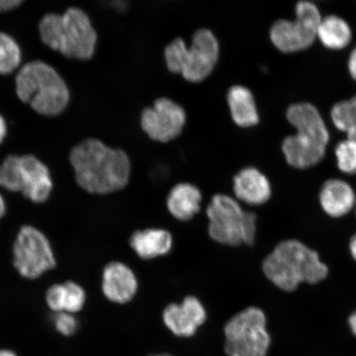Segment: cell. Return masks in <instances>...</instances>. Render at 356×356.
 Listing matches in <instances>:
<instances>
[{
	"label": "cell",
	"mask_w": 356,
	"mask_h": 356,
	"mask_svg": "<svg viewBox=\"0 0 356 356\" xmlns=\"http://www.w3.org/2000/svg\"><path fill=\"white\" fill-rule=\"evenodd\" d=\"M207 216L208 234L213 241L229 247L254 244L257 217L244 211L238 200L226 194L213 195Z\"/></svg>",
	"instance_id": "ba28073f"
},
{
	"label": "cell",
	"mask_w": 356,
	"mask_h": 356,
	"mask_svg": "<svg viewBox=\"0 0 356 356\" xmlns=\"http://www.w3.org/2000/svg\"><path fill=\"white\" fill-rule=\"evenodd\" d=\"M164 56L170 72L181 74L186 81L200 83L210 76L219 60V41L212 31L200 29L189 47L176 38L165 47Z\"/></svg>",
	"instance_id": "8992f818"
},
{
	"label": "cell",
	"mask_w": 356,
	"mask_h": 356,
	"mask_svg": "<svg viewBox=\"0 0 356 356\" xmlns=\"http://www.w3.org/2000/svg\"><path fill=\"white\" fill-rule=\"evenodd\" d=\"M15 82L19 99L44 117L59 115L69 104L70 91L64 79L43 61H31L22 66Z\"/></svg>",
	"instance_id": "5b68a950"
},
{
	"label": "cell",
	"mask_w": 356,
	"mask_h": 356,
	"mask_svg": "<svg viewBox=\"0 0 356 356\" xmlns=\"http://www.w3.org/2000/svg\"><path fill=\"white\" fill-rule=\"evenodd\" d=\"M231 118L239 127L248 128L259 123L256 102L252 92L246 87L234 86L227 93Z\"/></svg>",
	"instance_id": "ffe728a7"
},
{
	"label": "cell",
	"mask_w": 356,
	"mask_h": 356,
	"mask_svg": "<svg viewBox=\"0 0 356 356\" xmlns=\"http://www.w3.org/2000/svg\"><path fill=\"white\" fill-rule=\"evenodd\" d=\"M335 154L340 170L346 175H356V141H341L337 145Z\"/></svg>",
	"instance_id": "cb8c5ba5"
},
{
	"label": "cell",
	"mask_w": 356,
	"mask_h": 356,
	"mask_svg": "<svg viewBox=\"0 0 356 356\" xmlns=\"http://www.w3.org/2000/svg\"><path fill=\"white\" fill-rule=\"evenodd\" d=\"M323 211L334 218L349 213L356 204L355 191L347 182L339 179L328 180L319 195Z\"/></svg>",
	"instance_id": "d6986e66"
},
{
	"label": "cell",
	"mask_w": 356,
	"mask_h": 356,
	"mask_svg": "<svg viewBox=\"0 0 356 356\" xmlns=\"http://www.w3.org/2000/svg\"><path fill=\"white\" fill-rule=\"evenodd\" d=\"M286 117L297 131L296 135L283 141L282 150L287 163L300 169L316 165L323 159L329 141L321 115L314 106L304 102L289 106Z\"/></svg>",
	"instance_id": "277c9868"
},
{
	"label": "cell",
	"mask_w": 356,
	"mask_h": 356,
	"mask_svg": "<svg viewBox=\"0 0 356 356\" xmlns=\"http://www.w3.org/2000/svg\"><path fill=\"white\" fill-rule=\"evenodd\" d=\"M56 331L65 337L73 336L79 329V322L74 314L56 313L53 319Z\"/></svg>",
	"instance_id": "d4e9b609"
},
{
	"label": "cell",
	"mask_w": 356,
	"mask_h": 356,
	"mask_svg": "<svg viewBox=\"0 0 356 356\" xmlns=\"http://www.w3.org/2000/svg\"><path fill=\"white\" fill-rule=\"evenodd\" d=\"M150 356H173L170 354H167V353H162V354H156V355H150Z\"/></svg>",
	"instance_id": "d6a6232c"
},
{
	"label": "cell",
	"mask_w": 356,
	"mask_h": 356,
	"mask_svg": "<svg viewBox=\"0 0 356 356\" xmlns=\"http://www.w3.org/2000/svg\"><path fill=\"white\" fill-rule=\"evenodd\" d=\"M317 37L325 47L340 50L350 42L351 31L345 20L337 16H328L320 22Z\"/></svg>",
	"instance_id": "44dd1931"
},
{
	"label": "cell",
	"mask_w": 356,
	"mask_h": 356,
	"mask_svg": "<svg viewBox=\"0 0 356 356\" xmlns=\"http://www.w3.org/2000/svg\"><path fill=\"white\" fill-rule=\"evenodd\" d=\"M172 234L163 229L137 230L130 238L132 250L143 260L167 255L172 250Z\"/></svg>",
	"instance_id": "ac0fdd59"
},
{
	"label": "cell",
	"mask_w": 356,
	"mask_h": 356,
	"mask_svg": "<svg viewBox=\"0 0 356 356\" xmlns=\"http://www.w3.org/2000/svg\"><path fill=\"white\" fill-rule=\"evenodd\" d=\"M207 319L206 308L202 302L194 296H186L179 304L172 302L162 314L164 326L173 335L181 338L195 336Z\"/></svg>",
	"instance_id": "4fadbf2b"
},
{
	"label": "cell",
	"mask_w": 356,
	"mask_h": 356,
	"mask_svg": "<svg viewBox=\"0 0 356 356\" xmlns=\"http://www.w3.org/2000/svg\"><path fill=\"white\" fill-rule=\"evenodd\" d=\"M39 32L44 44L70 59L88 60L95 55L96 30L87 13L79 8H70L62 15H44Z\"/></svg>",
	"instance_id": "7a4b0ae2"
},
{
	"label": "cell",
	"mask_w": 356,
	"mask_h": 356,
	"mask_svg": "<svg viewBox=\"0 0 356 356\" xmlns=\"http://www.w3.org/2000/svg\"><path fill=\"white\" fill-rule=\"evenodd\" d=\"M202 191L194 184L181 182L173 186L168 195L166 204L170 215L182 222L193 219L200 211Z\"/></svg>",
	"instance_id": "e0dca14e"
},
{
	"label": "cell",
	"mask_w": 356,
	"mask_h": 356,
	"mask_svg": "<svg viewBox=\"0 0 356 356\" xmlns=\"http://www.w3.org/2000/svg\"><path fill=\"white\" fill-rule=\"evenodd\" d=\"M233 190L235 199L248 206H261L271 195L269 180L253 167L244 168L234 177Z\"/></svg>",
	"instance_id": "9a60e30c"
},
{
	"label": "cell",
	"mask_w": 356,
	"mask_h": 356,
	"mask_svg": "<svg viewBox=\"0 0 356 356\" xmlns=\"http://www.w3.org/2000/svg\"><path fill=\"white\" fill-rule=\"evenodd\" d=\"M8 211L7 202L6 198H4L2 191H0V220L6 216Z\"/></svg>",
	"instance_id": "f1b7e54d"
},
{
	"label": "cell",
	"mask_w": 356,
	"mask_h": 356,
	"mask_svg": "<svg viewBox=\"0 0 356 356\" xmlns=\"http://www.w3.org/2000/svg\"><path fill=\"white\" fill-rule=\"evenodd\" d=\"M350 250L351 255H353L354 259L356 261V234L353 236L350 243Z\"/></svg>",
	"instance_id": "f546056e"
},
{
	"label": "cell",
	"mask_w": 356,
	"mask_h": 356,
	"mask_svg": "<svg viewBox=\"0 0 356 356\" xmlns=\"http://www.w3.org/2000/svg\"><path fill=\"white\" fill-rule=\"evenodd\" d=\"M8 135V127L6 120L0 115V145L6 140Z\"/></svg>",
	"instance_id": "83f0119b"
},
{
	"label": "cell",
	"mask_w": 356,
	"mask_h": 356,
	"mask_svg": "<svg viewBox=\"0 0 356 356\" xmlns=\"http://www.w3.org/2000/svg\"><path fill=\"white\" fill-rule=\"evenodd\" d=\"M0 356H17L13 351L10 350H0Z\"/></svg>",
	"instance_id": "1f68e13d"
},
{
	"label": "cell",
	"mask_w": 356,
	"mask_h": 356,
	"mask_svg": "<svg viewBox=\"0 0 356 356\" xmlns=\"http://www.w3.org/2000/svg\"><path fill=\"white\" fill-rule=\"evenodd\" d=\"M86 301V289L74 280L53 284L46 293L47 305L56 314H77L84 308Z\"/></svg>",
	"instance_id": "2e32d148"
},
{
	"label": "cell",
	"mask_w": 356,
	"mask_h": 356,
	"mask_svg": "<svg viewBox=\"0 0 356 356\" xmlns=\"http://www.w3.org/2000/svg\"><path fill=\"white\" fill-rule=\"evenodd\" d=\"M355 206H356V204H355Z\"/></svg>",
	"instance_id": "836d02e7"
},
{
	"label": "cell",
	"mask_w": 356,
	"mask_h": 356,
	"mask_svg": "<svg viewBox=\"0 0 356 356\" xmlns=\"http://www.w3.org/2000/svg\"><path fill=\"white\" fill-rule=\"evenodd\" d=\"M139 283L131 267L120 261H111L102 275V291L106 300L126 305L136 296Z\"/></svg>",
	"instance_id": "5bb4252c"
},
{
	"label": "cell",
	"mask_w": 356,
	"mask_h": 356,
	"mask_svg": "<svg viewBox=\"0 0 356 356\" xmlns=\"http://www.w3.org/2000/svg\"><path fill=\"white\" fill-rule=\"evenodd\" d=\"M69 159L75 182L87 193L113 194L126 188L130 181L131 163L128 154L95 138L74 145Z\"/></svg>",
	"instance_id": "6da1fadb"
},
{
	"label": "cell",
	"mask_w": 356,
	"mask_h": 356,
	"mask_svg": "<svg viewBox=\"0 0 356 356\" xmlns=\"http://www.w3.org/2000/svg\"><path fill=\"white\" fill-rule=\"evenodd\" d=\"M22 53L15 40L0 32V74H10L19 68Z\"/></svg>",
	"instance_id": "603a6c76"
},
{
	"label": "cell",
	"mask_w": 356,
	"mask_h": 356,
	"mask_svg": "<svg viewBox=\"0 0 356 356\" xmlns=\"http://www.w3.org/2000/svg\"><path fill=\"white\" fill-rule=\"evenodd\" d=\"M13 265L26 280H38L57 266L52 243L42 230L32 225H22L12 248Z\"/></svg>",
	"instance_id": "30bf717a"
},
{
	"label": "cell",
	"mask_w": 356,
	"mask_h": 356,
	"mask_svg": "<svg viewBox=\"0 0 356 356\" xmlns=\"http://www.w3.org/2000/svg\"><path fill=\"white\" fill-rule=\"evenodd\" d=\"M0 188L40 204L51 197L54 181L50 168L37 156L10 154L0 163Z\"/></svg>",
	"instance_id": "52a82bcc"
},
{
	"label": "cell",
	"mask_w": 356,
	"mask_h": 356,
	"mask_svg": "<svg viewBox=\"0 0 356 356\" xmlns=\"http://www.w3.org/2000/svg\"><path fill=\"white\" fill-rule=\"evenodd\" d=\"M332 119L338 130L346 134L347 139L356 141V95L334 106Z\"/></svg>",
	"instance_id": "7402d4cb"
},
{
	"label": "cell",
	"mask_w": 356,
	"mask_h": 356,
	"mask_svg": "<svg viewBox=\"0 0 356 356\" xmlns=\"http://www.w3.org/2000/svg\"><path fill=\"white\" fill-rule=\"evenodd\" d=\"M321 20V15L314 3L300 1L296 6L295 20L280 19L271 26V42L280 51L284 53L305 50L317 38Z\"/></svg>",
	"instance_id": "8fae6325"
},
{
	"label": "cell",
	"mask_w": 356,
	"mask_h": 356,
	"mask_svg": "<svg viewBox=\"0 0 356 356\" xmlns=\"http://www.w3.org/2000/svg\"><path fill=\"white\" fill-rule=\"evenodd\" d=\"M24 1V0H0V13L15 10Z\"/></svg>",
	"instance_id": "484cf974"
},
{
	"label": "cell",
	"mask_w": 356,
	"mask_h": 356,
	"mask_svg": "<svg viewBox=\"0 0 356 356\" xmlns=\"http://www.w3.org/2000/svg\"><path fill=\"white\" fill-rule=\"evenodd\" d=\"M264 271L282 291H295L300 284H317L327 277L328 269L317 252L297 240L280 243L264 262Z\"/></svg>",
	"instance_id": "3957f363"
},
{
	"label": "cell",
	"mask_w": 356,
	"mask_h": 356,
	"mask_svg": "<svg viewBox=\"0 0 356 356\" xmlns=\"http://www.w3.org/2000/svg\"><path fill=\"white\" fill-rule=\"evenodd\" d=\"M348 66L351 77L356 81V47L351 52Z\"/></svg>",
	"instance_id": "4316f807"
},
{
	"label": "cell",
	"mask_w": 356,
	"mask_h": 356,
	"mask_svg": "<svg viewBox=\"0 0 356 356\" xmlns=\"http://www.w3.org/2000/svg\"><path fill=\"white\" fill-rule=\"evenodd\" d=\"M225 351L228 356H266L270 337L264 312L257 307L238 312L226 323Z\"/></svg>",
	"instance_id": "9c48e42d"
},
{
	"label": "cell",
	"mask_w": 356,
	"mask_h": 356,
	"mask_svg": "<svg viewBox=\"0 0 356 356\" xmlns=\"http://www.w3.org/2000/svg\"><path fill=\"white\" fill-rule=\"evenodd\" d=\"M349 324L353 333L356 336V312L349 318Z\"/></svg>",
	"instance_id": "4dcf8cb0"
},
{
	"label": "cell",
	"mask_w": 356,
	"mask_h": 356,
	"mask_svg": "<svg viewBox=\"0 0 356 356\" xmlns=\"http://www.w3.org/2000/svg\"><path fill=\"white\" fill-rule=\"evenodd\" d=\"M186 122V111L176 102L160 97L142 111L140 126L151 140L168 143L177 139Z\"/></svg>",
	"instance_id": "7c38bea8"
}]
</instances>
